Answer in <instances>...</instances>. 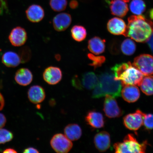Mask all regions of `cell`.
I'll return each mask as SVG.
<instances>
[{"label": "cell", "mask_w": 153, "mask_h": 153, "mask_svg": "<svg viewBox=\"0 0 153 153\" xmlns=\"http://www.w3.org/2000/svg\"><path fill=\"white\" fill-rule=\"evenodd\" d=\"M153 33V23L143 15H132L128 18L125 37L137 42H147Z\"/></svg>", "instance_id": "1"}, {"label": "cell", "mask_w": 153, "mask_h": 153, "mask_svg": "<svg viewBox=\"0 0 153 153\" xmlns=\"http://www.w3.org/2000/svg\"><path fill=\"white\" fill-rule=\"evenodd\" d=\"M98 85L92 93L93 98H99L109 95L116 98L120 97L122 85L121 82L114 79V74L105 72L99 77Z\"/></svg>", "instance_id": "2"}, {"label": "cell", "mask_w": 153, "mask_h": 153, "mask_svg": "<svg viewBox=\"0 0 153 153\" xmlns=\"http://www.w3.org/2000/svg\"><path fill=\"white\" fill-rule=\"evenodd\" d=\"M111 70L114 79L120 81L122 86L126 85L139 86L144 75L129 62L117 64Z\"/></svg>", "instance_id": "3"}, {"label": "cell", "mask_w": 153, "mask_h": 153, "mask_svg": "<svg viewBox=\"0 0 153 153\" xmlns=\"http://www.w3.org/2000/svg\"><path fill=\"white\" fill-rule=\"evenodd\" d=\"M148 145L147 141L139 143L133 134H128L124 137L123 142L114 143V147L117 153H143L145 152Z\"/></svg>", "instance_id": "4"}, {"label": "cell", "mask_w": 153, "mask_h": 153, "mask_svg": "<svg viewBox=\"0 0 153 153\" xmlns=\"http://www.w3.org/2000/svg\"><path fill=\"white\" fill-rule=\"evenodd\" d=\"M133 65L145 76L153 74V56L142 54L135 57Z\"/></svg>", "instance_id": "5"}, {"label": "cell", "mask_w": 153, "mask_h": 153, "mask_svg": "<svg viewBox=\"0 0 153 153\" xmlns=\"http://www.w3.org/2000/svg\"><path fill=\"white\" fill-rule=\"evenodd\" d=\"M51 147L55 152L58 153H66L70 152L73 147L71 141L65 135L62 134H56L51 141Z\"/></svg>", "instance_id": "6"}, {"label": "cell", "mask_w": 153, "mask_h": 153, "mask_svg": "<svg viewBox=\"0 0 153 153\" xmlns=\"http://www.w3.org/2000/svg\"><path fill=\"white\" fill-rule=\"evenodd\" d=\"M145 113L137 110L135 113L127 115L123 118V123L126 128L136 131L143 125Z\"/></svg>", "instance_id": "7"}, {"label": "cell", "mask_w": 153, "mask_h": 153, "mask_svg": "<svg viewBox=\"0 0 153 153\" xmlns=\"http://www.w3.org/2000/svg\"><path fill=\"white\" fill-rule=\"evenodd\" d=\"M105 97L104 111L107 117L115 118L121 116L123 111L118 106L114 97L109 95H106Z\"/></svg>", "instance_id": "8"}, {"label": "cell", "mask_w": 153, "mask_h": 153, "mask_svg": "<svg viewBox=\"0 0 153 153\" xmlns=\"http://www.w3.org/2000/svg\"><path fill=\"white\" fill-rule=\"evenodd\" d=\"M27 39V34L26 30L20 26L13 28L9 36V41L15 47H20L24 45Z\"/></svg>", "instance_id": "9"}, {"label": "cell", "mask_w": 153, "mask_h": 153, "mask_svg": "<svg viewBox=\"0 0 153 153\" xmlns=\"http://www.w3.org/2000/svg\"><path fill=\"white\" fill-rule=\"evenodd\" d=\"M62 70L57 67H48L43 73L44 80L50 85H55L59 83L62 80Z\"/></svg>", "instance_id": "10"}, {"label": "cell", "mask_w": 153, "mask_h": 153, "mask_svg": "<svg viewBox=\"0 0 153 153\" xmlns=\"http://www.w3.org/2000/svg\"><path fill=\"white\" fill-rule=\"evenodd\" d=\"M107 27L111 33L115 35L126 36L127 26L121 19L114 18L111 19L107 24Z\"/></svg>", "instance_id": "11"}, {"label": "cell", "mask_w": 153, "mask_h": 153, "mask_svg": "<svg viewBox=\"0 0 153 153\" xmlns=\"http://www.w3.org/2000/svg\"><path fill=\"white\" fill-rule=\"evenodd\" d=\"M71 15L67 13H61L53 18V24L54 29L58 32L64 31L71 24Z\"/></svg>", "instance_id": "12"}, {"label": "cell", "mask_w": 153, "mask_h": 153, "mask_svg": "<svg viewBox=\"0 0 153 153\" xmlns=\"http://www.w3.org/2000/svg\"><path fill=\"white\" fill-rule=\"evenodd\" d=\"M94 141L96 148L99 152H106L110 148V137L108 132L103 131L96 134Z\"/></svg>", "instance_id": "13"}, {"label": "cell", "mask_w": 153, "mask_h": 153, "mask_svg": "<svg viewBox=\"0 0 153 153\" xmlns=\"http://www.w3.org/2000/svg\"><path fill=\"white\" fill-rule=\"evenodd\" d=\"M121 93L124 100L129 103H133L138 100L140 92L137 85H126L123 86Z\"/></svg>", "instance_id": "14"}, {"label": "cell", "mask_w": 153, "mask_h": 153, "mask_svg": "<svg viewBox=\"0 0 153 153\" xmlns=\"http://www.w3.org/2000/svg\"><path fill=\"white\" fill-rule=\"evenodd\" d=\"M85 120L88 125L94 128H101L105 125L104 118L102 114L95 111L88 112L85 116Z\"/></svg>", "instance_id": "15"}, {"label": "cell", "mask_w": 153, "mask_h": 153, "mask_svg": "<svg viewBox=\"0 0 153 153\" xmlns=\"http://www.w3.org/2000/svg\"><path fill=\"white\" fill-rule=\"evenodd\" d=\"M27 18L30 22H39L45 17V13L42 7L37 4H33L29 7L26 11Z\"/></svg>", "instance_id": "16"}, {"label": "cell", "mask_w": 153, "mask_h": 153, "mask_svg": "<svg viewBox=\"0 0 153 153\" xmlns=\"http://www.w3.org/2000/svg\"><path fill=\"white\" fill-rule=\"evenodd\" d=\"M123 0H111L108 1L111 13L115 16L123 17L128 11V7Z\"/></svg>", "instance_id": "17"}, {"label": "cell", "mask_w": 153, "mask_h": 153, "mask_svg": "<svg viewBox=\"0 0 153 153\" xmlns=\"http://www.w3.org/2000/svg\"><path fill=\"white\" fill-rule=\"evenodd\" d=\"M29 100L32 103L38 104L42 102L45 97V90L41 86L36 85L32 86L28 91Z\"/></svg>", "instance_id": "18"}, {"label": "cell", "mask_w": 153, "mask_h": 153, "mask_svg": "<svg viewBox=\"0 0 153 153\" xmlns=\"http://www.w3.org/2000/svg\"><path fill=\"white\" fill-rule=\"evenodd\" d=\"M105 39L95 36L89 40L88 42V49L91 52L96 55L101 54L105 51Z\"/></svg>", "instance_id": "19"}, {"label": "cell", "mask_w": 153, "mask_h": 153, "mask_svg": "<svg viewBox=\"0 0 153 153\" xmlns=\"http://www.w3.org/2000/svg\"><path fill=\"white\" fill-rule=\"evenodd\" d=\"M33 76L30 71L27 68H21L16 71L15 81L19 85L26 86L30 85L33 80Z\"/></svg>", "instance_id": "20"}, {"label": "cell", "mask_w": 153, "mask_h": 153, "mask_svg": "<svg viewBox=\"0 0 153 153\" xmlns=\"http://www.w3.org/2000/svg\"><path fill=\"white\" fill-rule=\"evenodd\" d=\"M81 82L82 87L91 90L98 85L99 77L93 72H86L82 75Z\"/></svg>", "instance_id": "21"}, {"label": "cell", "mask_w": 153, "mask_h": 153, "mask_svg": "<svg viewBox=\"0 0 153 153\" xmlns=\"http://www.w3.org/2000/svg\"><path fill=\"white\" fill-rule=\"evenodd\" d=\"M2 62L8 68H15L20 64L19 55L12 51H8L4 53L1 58Z\"/></svg>", "instance_id": "22"}, {"label": "cell", "mask_w": 153, "mask_h": 153, "mask_svg": "<svg viewBox=\"0 0 153 153\" xmlns=\"http://www.w3.org/2000/svg\"><path fill=\"white\" fill-rule=\"evenodd\" d=\"M65 135L71 141H76L79 139L82 135V130L80 126L76 124H71L65 127Z\"/></svg>", "instance_id": "23"}, {"label": "cell", "mask_w": 153, "mask_h": 153, "mask_svg": "<svg viewBox=\"0 0 153 153\" xmlns=\"http://www.w3.org/2000/svg\"><path fill=\"white\" fill-rule=\"evenodd\" d=\"M71 36L73 39L76 41L81 42L85 40L87 35V32L84 27L76 25L71 28Z\"/></svg>", "instance_id": "24"}, {"label": "cell", "mask_w": 153, "mask_h": 153, "mask_svg": "<svg viewBox=\"0 0 153 153\" xmlns=\"http://www.w3.org/2000/svg\"><path fill=\"white\" fill-rule=\"evenodd\" d=\"M139 86L143 92L147 95H153V76H146L143 77Z\"/></svg>", "instance_id": "25"}, {"label": "cell", "mask_w": 153, "mask_h": 153, "mask_svg": "<svg viewBox=\"0 0 153 153\" xmlns=\"http://www.w3.org/2000/svg\"><path fill=\"white\" fill-rule=\"evenodd\" d=\"M130 10L134 14L140 15L146 9V4L143 0H132L130 4Z\"/></svg>", "instance_id": "26"}, {"label": "cell", "mask_w": 153, "mask_h": 153, "mask_svg": "<svg viewBox=\"0 0 153 153\" xmlns=\"http://www.w3.org/2000/svg\"><path fill=\"white\" fill-rule=\"evenodd\" d=\"M136 49L135 44L130 39L124 40L122 43L121 49L122 53L127 55H131L135 52Z\"/></svg>", "instance_id": "27"}, {"label": "cell", "mask_w": 153, "mask_h": 153, "mask_svg": "<svg viewBox=\"0 0 153 153\" xmlns=\"http://www.w3.org/2000/svg\"><path fill=\"white\" fill-rule=\"evenodd\" d=\"M19 55L20 57L21 63L22 64L27 63L31 59L32 51L28 46L23 47L19 50Z\"/></svg>", "instance_id": "28"}, {"label": "cell", "mask_w": 153, "mask_h": 153, "mask_svg": "<svg viewBox=\"0 0 153 153\" xmlns=\"http://www.w3.org/2000/svg\"><path fill=\"white\" fill-rule=\"evenodd\" d=\"M87 56L91 61L89 65L93 67L95 69L102 66L106 61L105 57L103 56H96L92 53H89L87 54Z\"/></svg>", "instance_id": "29"}, {"label": "cell", "mask_w": 153, "mask_h": 153, "mask_svg": "<svg viewBox=\"0 0 153 153\" xmlns=\"http://www.w3.org/2000/svg\"><path fill=\"white\" fill-rule=\"evenodd\" d=\"M49 4L53 11L60 12L66 9L68 1L67 0H50Z\"/></svg>", "instance_id": "30"}, {"label": "cell", "mask_w": 153, "mask_h": 153, "mask_svg": "<svg viewBox=\"0 0 153 153\" xmlns=\"http://www.w3.org/2000/svg\"><path fill=\"white\" fill-rule=\"evenodd\" d=\"M13 134L6 129L0 128V144L11 141L13 138Z\"/></svg>", "instance_id": "31"}, {"label": "cell", "mask_w": 153, "mask_h": 153, "mask_svg": "<svg viewBox=\"0 0 153 153\" xmlns=\"http://www.w3.org/2000/svg\"><path fill=\"white\" fill-rule=\"evenodd\" d=\"M143 124L146 130L153 129V114H145Z\"/></svg>", "instance_id": "32"}, {"label": "cell", "mask_w": 153, "mask_h": 153, "mask_svg": "<svg viewBox=\"0 0 153 153\" xmlns=\"http://www.w3.org/2000/svg\"><path fill=\"white\" fill-rule=\"evenodd\" d=\"M72 83L74 87L78 89H80L82 87L81 82L80 81L77 76H74L72 80Z\"/></svg>", "instance_id": "33"}, {"label": "cell", "mask_w": 153, "mask_h": 153, "mask_svg": "<svg viewBox=\"0 0 153 153\" xmlns=\"http://www.w3.org/2000/svg\"><path fill=\"white\" fill-rule=\"evenodd\" d=\"M6 122L7 119L5 116L3 114L0 113V128L4 127Z\"/></svg>", "instance_id": "34"}, {"label": "cell", "mask_w": 153, "mask_h": 153, "mask_svg": "<svg viewBox=\"0 0 153 153\" xmlns=\"http://www.w3.org/2000/svg\"><path fill=\"white\" fill-rule=\"evenodd\" d=\"M24 153H39V151H38L37 149L35 148H32V147H30L26 148L24 150L23 152Z\"/></svg>", "instance_id": "35"}, {"label": "cell", "mask_w": 153, "mask_h": 153, "mask_svg": "<svg viewBox=\"0 0 153 153\" xmlns=\"http://www.w3.org/2000/svg\"><path fill=\"white\" fill-rule=\"evenodd\" d=\"M69 6L71 8L73 9H76L78 6V3L76 0H72L70 2Z\"/></svg>", "instance_id": "36"}, {"label": "cell", "mask_w": 153, "mask_h": 153, "mask_svg": "<svg viewBox=\"0 0 153 153\" xmlns=\"http://www.w3.org/2000/svg\"><path fill=\"white\" fill-rule=\"evenodd\" d=\"M147 42L151 51L153 53V33L151 35L150 37L149 38Z\"/></svg>", "instance_id": "37"}, {"label": "cell", "mask_w": 153, "mask_h": 153, "mask_svg": "<svg viewBox=\"0 0 153 153\" xmlns=\"http://www.w3.org/2000/svg\"><path fill=\"white\" fill-rule=\"evenodd\" d=\"M5 105L4 98L2 95L0 93V110L3 109Z\"/></svg>", "instance_id": "38"}, {"label": "cell", "mask_w": 153, "mask_h": 153, "mask_svg": "<svg viewBox=\"0 0 153 153\" xmlns=\"http://www.w3.org/2000/svg\"><path fill=\"white\" fill-rule=\"evenodd\" d=\"M17 152H17L16 150L12 148L6 149L3 152V153H16Z\"/></svg>", "instance_id": "39"}, {"label": "cell", "mask_w": 153, "mask_h": 153, "mask_svg": "<svg viewBox=\"0 0 153 153\" xmlns=\"http://www.w3.org/2000/svg\"><path fill=\"white\" fill-rule=\"evenodd\" d=\"M149 14L151 19L153 20V8L150 9L149 11Z\"/></svg>", "instance_id": "40"}, {"label": "cell", "mask_w": 153, "mask_h": 153, "mask_svg": "<svg viewBox=\"0 0 153 153\" xmlns=\"http://www.w3.org/2000/svg\"><path fill=\"white\" fill-rule=\"evenodd\" d=\"M55 57H56V59L57 60H60V55H56V56H55Z\"/></svg>", "instance_id": "41"}, {"label": "cell", "mask_w": 153, "mask_h": 153, "mask_svg": "<svg viewBox=\"0 0 153 153\" xmlns=\"http://www.w3.org/2000/svg\"><path fill=\"white\" fill-rule=\"evenodd\" d=\"M123 1L126 2H128L130 0H123Z\"/></svg>", "instance_id": "42"}]
</instances>
